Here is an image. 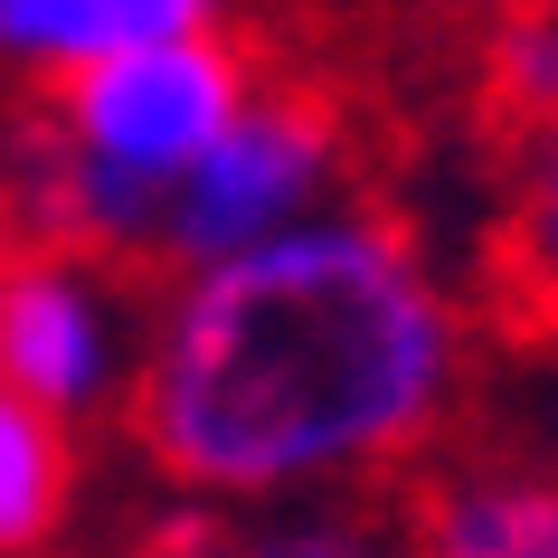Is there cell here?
I'll return each instance as SVG.
<instances>
[{
  "label": "cell",
  "instance_id": "1",
  "mask_svg": "<svg viewBox=\"0 0 558 558\" xmlns=\"http://www.w3.org/2000/svg\"><path fill=\"white\" fill-rule=\"evenodd\" d=\"M464 379V323L398 208L303 218L180 275L123 445L180 493H294L408 464Z\"/></svg>",
  "mask_w": 558,
  "mask_h": 558
},
{
  "label": "cell",
  "instance_id": "2",
  "mask_svg": "<svg viewBox=\"0 0 558 558\" xmlns=\"http://www.w3.org/2000/svg\"><path fill=\"white\" fill-rule=\"evenodd\" d=\"M351 143H360V105L331 66L256 58V86H246L236 123L171 190V275H208V265L284 236L294 208L351 161Z\"/></svg>",
  "mask_w": 558,
  "mask_h": 558
},
{
  "label": "cell",
  "instance_id": "3",
  "mask_svg": "<svg viewBox=\"0 0 558 558\" xmlns=\"http://www.w3.org/2000/svg\"><path fill=\"white\" fill-rule=\"evenodd\" d=\"M246 86H256V58L228 38V20H208L190 38H161V48H133V58H105L38 86L29 123H48L66 151H86L114 180L180 190L208 161V143L236 123Z\"/></svg>",
  "mask_w": 558,
  "mask_h": 558
},
{
  "label": "cell",
  "instance_id": "4",
  "mask_svg": "<svg viewBox=\"0 0 558 558\" xmlns=\"http://www.w3.org/2000/svg\"><path fill=\"white\" fill-rule=\"evenodd\" d=\"M114 294H123V275H105V265L58 256V246H20L0 265V388H20L58 426L105 408L114 360H123Z\"/></svg>",
  "mask_w": 558,
  "mask_h": 558
},
{
  "label": "cell",
  "instance_id": "5",
  "mask_svg": "<svg viewBox=\"0 0 558 558\" xmlns=\"http://www.w3.org/2000/svg\"><path fill=\"white\" fill-rule=\"evenodd\" d=\"M398 558H558L549 464H426L398 493Z\"/></svg>",
  "mask_w": 558,
  "mask_h": 558
},
{
  "label": "cell",
  "instance_id": "6",
  "mask_svg": "<svg viewBox=\"0 0 558 558\" xmlns=\"http://www.w3.org/2000/svg\"><path fill=\"white\" fill-rule=\"evenodd\" d=\"M473 313L511 351H558V133L501 161V208L473 246Z\"/></svg>",
  "mask_w": 558,
  "mask_h": 558
},
{
  "label": "cell",
  "instance_id": "7",
  "mask_svg": "<svg viewBox=\"0 0 558 558\" xmlns=\"http://www.w3.org/2000/svg\"><path fill=\"white\" fill-rule=\"evenodd\" d=\"M218 10L199 0H0V66H20L38 86H58L76 66L133 58V48H161V38L208 29Z\"/></svg>",
  "mask_w": 558,
  "mask_h": 558
},
{
  "label": "cell",
  "instance_id": "8",
  "mask_svg": "<svg viewBox=\"0 0 558 558\" xmlns=\"http://www.w3.org/2000/svg\"><path fill=\"white\" fill-rule=\"evenodd\" d=\"M464 123L501 161L539 133H558V0L483 20V38L464 58Z\"/></svg>",
  "mask_w": 558,
  "mask_h": 558
},
{
  "label": "cell",
  "instance_id": "9",
  "mask_svg": "<svg viewBox=\"0 0 558 558\" xmlns=\"http://www.w3.org/2000/svg\"><path fill=\"white\" fill-rule=\"evenodd\" d=\"M76 511V436L0 388V558H48Z\"/></svg>",
  "mask_w": 558,
  "mask_h": 558
},
{
  "label": "cell",
  "instance_id": "10",
  "mask_svg": "<svg viewBox=\"0 0 558 558\" xmlns=\"http://www.w3.org/2000/svg\"><path fill=\"white\" fill-rule=\"evenodd\" d=\"M236 558H379V539H369V521H294L246 539Z\"/></svg>",
  "mask_w": 558,
  "mask_h": 558
},
{
  "label": "cell",
  "instance_id": "11",
  "mask_svg": "<svg viewBox=\"0 0 558 558\" xmlns=\"http://www.w3.org/2000/svg\"><path fill=\"white\" fill-rule=\"evenodd\" d=\"M114 558H236V549L218 539V521H199V511H180V521L143 530V539H123Z\"/></svg>",
  "mask_w": 558,
  "mask_h": 558
},
{
  "label": "cell",
  "instance_id": "12",
  "mask_svg": "<svg viewBox=\"0 0 558 558\" xmlns=\"http://www.w3.org/2000/svg\"><path fill=\"white\" fill-rule=\"evenodd\" d=\"M20 256V218H10V199H0V265Z\"/></svg>",
  "mask_w": 558,
  "mask_h": 558
}]
</instances>
